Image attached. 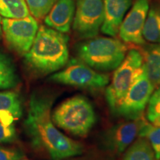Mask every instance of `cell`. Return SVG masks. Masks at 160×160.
I'll list each match as a JSON object with an SVG mask.
<instances>
[{
  "instance_id": "1",
  "label": "cell",
  "mask_w": 160,
  "mask_h": 160,
  "mask_svg": "<svg viewBox=\"0 0 160 160\" xmlns=\"http://www.w3.org/2000/svg\"><path fill=\"white\" fill-rule=\"evenodd\" d=\"M53 101V95L44 92L37 91L31 96L24 126L31 145L51 160H65L82 154V145L66 137L55 126L51 117Z\"/></svg>"
},
{
  "instance_id": "2",
  "label": "cell",
  "mask_w": 160,
  "mask_h": 160,
  "mask_svg": "<svg viewBox=\"0 0 160 160\" xmlns=\"http://www.w3.org/2000/svg\"><path fill=\"white\" fill-rule=\"evenodd\" d=\"M25 59L28 67L37 75H47L59 71L69 59L68 37L41 25Z\"/></svg>"
},
{
  "instance_id": "3",
  "label": "cell",
  "mask_w": 160,
  "mask_h": 160,
  "mask_svg": "<svg viewBox=\"0 0 160 160\" xmlns=\"http://www.w3.org/2000/svg\"><path fill=\"white\" fill-rule=\"evenodd\" d=\"M127 50V46L115 38L93 37L78 45L77 56L91 68L109 71L122 63Z\"/></svg>"
},
{
  "instance_id": "4",
  "label": "cell",
  "mask_w": 160,
  "mask_h": 160,
  "mask_svg": "<svg viewBox=\"0 0 160 160\" xmlns=\"http://www.w3.org/2000/svg\"><path fill=\"white\" fill-rule=\"evenodd\" d=\"M51 117L57 127L79 137L88 134L97 120L91 102L82 95L65 100L53 111Z\"/></svg>"
},
{
  "instance_id": "5",
  "label": "cell",
  "mask_w": 160,
  "mask_h": 160,
  "mask_svg": "<svg viewBox=\"0 0 160 160\" xmlns=\"http://www.w3.org/2000/svg\"><path fill=\"white\" fill-rule=\"evenodd\" d=\"M142 65L143 57L142 53L137 50L132 49L115 69L111 82L105 91L106 100L113 113L131 88Z\"/></svg>"
},
{
  "instance_id": "6",
  "label": "cell",
  "mask_w": 160,
  "mask_h": 160,
  "mask_svg": "<svg viewBox=\"0 0 160 160\" xmlns=\"http://www.w3.org/2000/svg\"><path fill=\"white\" fill-rule=\"evenodd\" d=\"M154 88L143 65L113 113L128 120L139 119L143 116Z\"/></svg>"
},
{
  "instance_id": "7",
  "label": "cell",
  "mask_w": 160,
  "mask_h": 160,
  "mask_svg": "<svg viewBox=\"0 0 160 160\" xmlns=\"http://www.w3.org/2000/svg\"><path fill=\"white\" fill-rule=\"evenodd\" d=\"M49 79L54 82L88 91L102 89L110 82L108 75L98 73L81 60H72L65 69L51 75Z\"/></svg>"
},
{
  "instance_id": "8",
  "label": "cell",
  "mask_w": 160,
  "mask_h": 160,
  "mask_svg": "<svg viewBox=\"0 0 160 160\" xmlns=\"http://www.w3.org/2000/svg\"><path fill=\"white\" fill-rule=\"evenodd\" d=\"M39 25L31 15L21 19H2V36L9 48L18 54L28 52L37 35Z\"/></svg>"
},
{
  "instance_id": "9",
  "label": "cell",
  "mask_w": 160,
  "mask_h": 160,
  "mask_svg": "<svg viewBox=\"0 0 160 160\" xmlns=\"http://www.w3.org/2000/svg\"><path fill=\"white\" fill-rule=\"evenodd\" d=\"M103 21L102 0H77L73 29L78 38L88 39L96 37Z\"/></svg>"
},
{
  "instance_id": "10",
  "label": "cell",
  "mask_w": 160,
  "mask_h": 160,
  "mask_svg": "<svg viewBox=\"0 0 160 160\" xmlns=\"http://www.w3.org/2000/svg\"><path fill=\"white\" fill-rule=\"evenodd\" d=\"M149 7L148 0H136L120 25L119 37L123 42L138 45L145 44L142 31Z\"/></svg>"
},
{
  "instance_id": "11",
  "label": "cell",
  "mask_w": 160,
  "mask_h": 160,
  "mask_svg": "<svg viewBox=\"0 0 160 160\" xmlns=\"http://www.w3.org/2000/svg\"><path fill=\"white\" fill-rule=\"evenodd\" d=\"M139 119L117 124L106 133L105 144L110 151L116 154L123 153L139 135Z\"/></svg>"
},
{
  "instance_id": "12",
  "label": "cell",
  "mask_w": 160,
  "mask_h": 160,
  "mask_svg": "<svg viewBox=\"0 0 160 160\" xmlns=\"http://www.w3.org/2000/svg\"><path fill=\"white\" fill-rule=\"evenodd\" d=\"M76 11V0H57L44 18L48 27L66 33L70 31Z\"/></svg>"
},
{
  "instance_id": "13",
  "label": "cell",
  "mask_w": 160,
  "mask_h": 160,
  "mask_svg": "<svg viewBox=\"0 0 160 160\" xmlns=\"http://www.w3.org/2000/svg\"><path fill=\"white\" fill-rule=\"evenodd\" d=\"M104 21L101 31L106 35L115 37L119 33L125 15L133 0H102Z\"/></svg>"
},
{
  "instance_id": "14",
  "label": "cell",
  "mask_w": 160,
  "mask_h": 160,
  "mask_svg": "<svg viewBox=\"0 0 160 160\" xmlns=\"http://www.w3.org/2000/svg\"><path fill=\"white\" fill-rule=\"evenodd\" d=\"M22 115L20 97L14 91L0 92V122L9 125Z\"/></svg>"
},
{
  "instance_id": "15",
  "label": "cell",
  "mask_w": 160,
  "mask_h": 160,
  "mask_svg": "<svg viewBox=\"0 0 160 160\" xmlns=\"http://www.w3.org/2000/svg\"><path fill=\"white\" fill-rule=\"evenodd\" d=\"M143 65L151 82L160 86V43L147 45L143 49Z\"/></svg>"
},
{
  "instance_id": "16",
  "label": "cell",
  "mask_w": 160,
  "mask_h": 160,
  "mask_svg": "<svg viewBox=\"0 0 160 160\" xmlns=\"http://www.w3.org/2000/svg\"><path fill=\"white\" fill-rule=\"evenodd\" d=\"M142 36L144 39L149 42L160 43V3H153L149 8Z\"/></svg>"
},
{
  "instance_id": "17",
  "label": "cell",
  "mask_w": 160,
  "mask_h": 160,
  "mask_svg": "<svg viewBox=\"0 0 160 160\" xmlns=\"http://www.w3.org/2000/svg\"><path fill=\"white\" fill-rule=\"evenodd\" d=\"M19 80L13 61L0 50V89L15 88L19 83Z\"/></svg>"
},
{
  "instance_id": "18",
  "label": "cell",
  "mask_w": 160,
  "mask_h": 160,
  "mask_svg": "<svg viewBox=\"0 0 160 160\" xmlns=\"http://www.w3.org/2000/svg\"><path fill=\"white\" fill-rule=\"evenodd\" d=\"M122 160H157L151 144L145 138L140 137L130 146Z\"/></svg>"
},
{
  "instance_id": "19",
  "label": "cell",
  "mask_w": 160,
  "mask_h": 160,
  "mask_svg": "<svg viewBox=\"0 0 160 160\" xmlns=\"http://www.w3.org/2000/svg\"><path fill=\"white\" fill-rule=\"evenodd\" d=\"M139 136L148 139L154 151L157 159L160 160V125L151 123L143 116L139 118Z\"/></svg>"
},
{
  "instance_id": "20",
  "label": "cell",
  "mask_w": 160,
  "mask_h": 160,
  "mask_svg": "<svg viewBox=\"0 0 160 160\" xmlns=\"http://www.w3.org/2000/svg\"><path fill=\"white\" fill-rule=\"evenodd\" d=\"M30 15L25 0H0V16L8 19H21Z\"/></svg>"
},
{
  "instance_id": "21",
  "label": "cell",
  "mask_w": 160,
  "mask_h": 160,
  "mask_svg": "<svg viewBox=\"0 0 160 160\" xmlns=\"http://www.w3.org/2000/svg\"><path fill=\"white\" fill-rule=\"evenodd\" d=\"M57 0H25L30 13L37 19H42L49 13Z\"/></svg>"
},
{
  "instance_id": "22",
  "label": "cell",
  "mask_w": 160,
  "mask_h": 160,
  "mask_svg": "<svg viewBox=\"0 0 160 160\" xmlns=\"http://www.w3.org/2000/svg\"><path fill=\"white\" fill-rule=\"evenodd\" d=\"M147 119L156 125H160V86L153 92L148 104Z\"/></svg>"
},
{
  "instance_id": "23",
  "label": "cell",
  "mask_w": 160,
  "mask_h": 160,
  "mask_svg": "<svg viewBox=\"0 0 160 160\" xmlns=\"http://www.w3.org/2000/svg\"><path fill=\"white\" fill-rule=\"evenodd\" d=\"M17 139V133L14 125H5L0 122V143L14 142Z\"/></svg>"
},
{
  "instance_id": "24",
  "label": "cell",
  "mask_w": 160,
  "mask_h": 160,
  "mask_svg": "<svg viewBox=\"0 0 160 160\" xmlns=\"http://www.w3.org/2000/svg\"><path fill=\"white\" fill-rule=\"evenodd\" d=\"M23 157L24 153L19 149L0 146V160H19Z\"/></svg>"
},
{
  "instance_id": "25",
  "label": "cell",
  "mask_w": 160,
  "mask_h": 160,
  "mask_svg": "<svg viewBox=\"0 0 160 160\" xmlns=\"http://www.w3.org/2000/svg\"><path fill=\"white\" fill-rule=\"evenodd\" d=\"M82 154L73 157V159L70 160H114L110 156L102 153H91L84 156Z\"/></svg>"
},
{
  "instance_id": "26",
  "label": "cell",
  "mask_w": 160,
  "mask_h": 160,
  "mask_svg": "<svg viewBox=\"0 0 160 160\" xmlns=\"http://www.w3.org/2000/svg\"><path fill=\"white\" fill-rule=\"evenodd\" d=\"M2 18L0 16V39H2Z\"/></svg>"
},
{
  "instance_id": "27",
  "label": "cell",
  "mask_w": 160,
  "mask_h": 160,
  "mask_svg": "<svg viewBox=\"0 0 160 160\" xmlns=\"http://www.w3.org/2000/svg\"><path fill=\"white\" fill-rule=\"evenodd\" d=\"M19 160H28V159H19Z\"/></svg>"
}]
</instances>
